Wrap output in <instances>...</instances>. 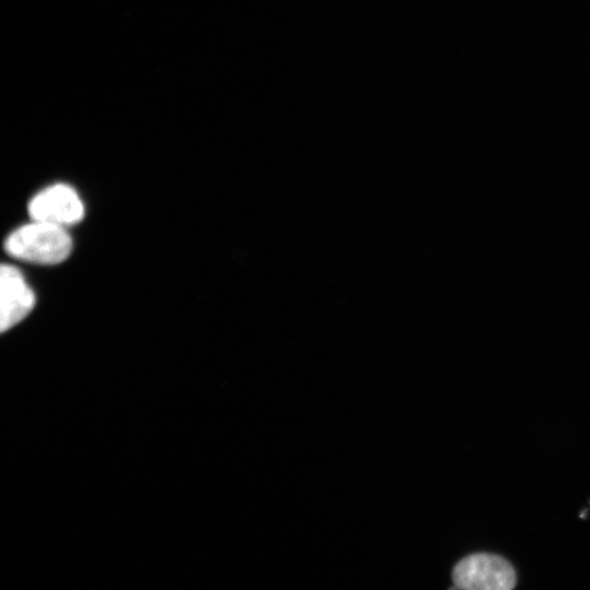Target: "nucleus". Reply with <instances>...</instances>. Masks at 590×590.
<instances>
[{
    "label": "nucleus",
    "mask_w": 590,
    "mask_h": 590,
    "mask_svg": "<svg viewBox=\"0 0 590 590\" xmlns=\"http://www.w3.org/2000/svg\"><path fill=\"white\" fill-rule=\"evenodd\" d=\"M32 221L67 227L79 223L84 216V205L78 192L64 184L49 186L36 193L28 202Z\"/></svg>",
    "instance_id": "3"
},
{
    "label": "nucleus",
    "mask_w": 590,
    "mask_h": 590,
    "mask_svg": "<svg viewBox=\"0 0 590 590\" xmlns=\"http://www.w3.org/2000/svg\"><path fill=\"white\" fill-rule=\"evenodd\" d=\"M0 288V328L4 332L31 312L35 305V295L21 271L10 264L1 267Z\"/></svg>",
    "instance_id": "4"
},
{
    "label": "nucleus",
    "mask_w": 590,
    "mask_h": 590,
    "mask_svg": "<svg viewBox=\"0 0 590 590\" xmlns=\"http://www.w3.org/2000/svg\"><path fill=\"white\" fill-rule=\"evenodd\" d=\"M455 587L467 590H510L516 586L514 567L504 557L475 553L463 557L452 571Z\"/></svg>",
    "instance_id": "2"
},
{
    "label": "nucleus",
    "mask_w": 590,
    "mask_h": 590,
    "mask_svg": "<svg viewBox=\"0 0 590 590\" xmlns=\"http://www.w3.org/2000/svg\"><path fill=\"white\" fill-rule=\"evenodd\" d=\"M4 249L19 260L38 264H57L71 253L72 240L66 227L32 221L7 237Z\"/></svg>",
    "instance_id": "1"
}]
</instances>
